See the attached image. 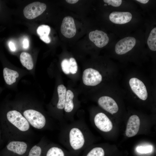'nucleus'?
<instances>
[{
	"label": "nucleus",
	"mask_w": 156,
	"mask_h": 156,
	"mask_svg": "<svg viewBox=\"0 0 156 156\" xmlns=\"http://www.w3.org/2000/svg\"><path fill=\"white\" fill-rule=\"evenodd\" d=\"M23 114L29 123L35 128L41 129L45 126L46 119L41 112L35 110L29 109L25 110Z\"/></svg>",
	"instance_id": "nucleus-2"
},
{
	"label": "nucleus",
	"mask_w": 156,
	"mask_h": 156,
	"mask_svg": "<svg viewBox=\"0 0 156 156\" xmlns=\"http://www.w3.org/2000/svg\"><path fill=\"white\" fill-rule=\"evenodd\" d=\"M50 30V28L49 26L43 25L38 27L37 29V32L40 37L47 36L49 34Z\"/></svg>",
	"instance_id": "nucleus-22"
},
{
	"label": "nucleus",
	"mask_w": 156,
	"mask_h": 156,
	"mask_svg": "<svg viewBox=\"0 0 156 156\" xmlns=\"http://www.w3.org/2000/svg\"><path fill=\"white\" fill-rule=\"evenodd\" d=\"M74 94L71 90H68L66 91L64 110L67 113H71L73 110L74 108Z\"/></svg>",
	"instance_id": "nucleus-17"
},
{
	"label": "nucleus",
	"mask_w": 156,
	"mask_h": 156,
	"mask_svg": "<svg viewBox=\"0 0 156 156\" xmlns=\"http://www.w3.org/2000/svg\"><path fill=\"white\" fill-rule=\"evenodd\" d=\"M147 44L152 51H156V28L155 27L151 31L147 41Z\"/></svg>",
	"instance_id": "nucleus-20"
},
{
	"label": "nucleus",
	"mask_w": 156,
	"mask_h": 156,
	"mask_svg": "<svg viewBox=\"0 0 156 156\" xmlns=\"http://www.w3.org/2000/svg\"><path fill=\"white\" fill-rule=\"evenodd\" d=\"M132 18L131 14L128 12L114 11L109 15V19L112 23L115 24H122L129 22Z\"/></svg>",
	"instance_id": "nucleus-13"
},
{
	"label": "nucleus",
	"mask_w": 156,
	"mask_h": 156,
	"mask_svg": "<svg viewBox=\"0 0 156 156\" xmlns=\"http://www.w3.org/2000/svg\"><path fill=\"white\" fill-rule=\"evenodd\" d=\"M103 1L108 5H111L115 7L120 6L122 3V0H104Z\"/></svg>",
	"instance_id": "nucleus-27"
},
{
	"label": "nucleus",
	"mask_w": 156,
	"mask_h": 156,
	"mask_svg": "<svg viewBox=\"0 0 156 156\" xmlns=\"http://www.w3.org/2000/svg\"><path fill=\"white\" fill-rule=\"evenodd\" d=\"M9 46L10 49L12 51H14L15 50V47L13 43L12 42H10L9 43Z\"/></svg>",
	"instance_id": "nucleus-30"
},
{
	"label": "nucleus",
	"mask_w": 156,
	"mask_h": 156,
	"mask_svg": "<svg viewBox=\"0 0 156 156\" xmlns=\"http://www.w3.org/2000/svg\"><path fill=\"white\" fill-rule=\"evenodd\" d=\"M69 62L70 73L72 74H75L77 71L78 66L75 59L71 57L69 60Z\"/></svg>",
	"instance_id": "nucleus-23"
},
{
	"label": "nucleus",
	"mask_w": 156,
	"mask_h": 156,
	"mask_svg": "<svg viewBox=\"0 0 156 156\" xmlns=\"http://www.w3.org/2000/svg\"><path fill=\"white\" fill-rule=\"evenodd\" d=\"M8 120L19 130L25 131L29 128V122L19 112L13 110L8 112L7 114Z\"/></svg>",
	"instance_id": "nucleus-3"
},
{
	"label": "nucleus",
	"mask_w": 156,
	"mask_h": 156,
	"mask_svg": "<svg viewBox=\"0 0 156 156\" xmlns=\"http://www.w3.org/2000/svg\"><path fill=\"white\" fill-rule=\"evenodd\" d=\"M23 47L25 49L28 48L29 46V42L27 39H25L23 41Z\"/></svg>",
	"instance_id": "nucleus-29"
},
{
	"label": "nucleus",
	"mask_w": 156,
	"mask_h": 156,
	"mask_svg": "<svg viewBox=\"0 0 156 156\" xmlns=\"http://www.w3.org/2000/svg\"><path fill=\"white\" fill-rule=\"evenodd\" d=\"M104 5H105L106 6L107 5L106 4H105Z\"/></svg>",
	"instance_id": "nucleus-33"
},
{
	"label": "nucleus",
	"mask_w": 156,
	"mask_h": 156,
	"mask_svg": "<svg viewBox=\"0 0 156 156\" xmlns=\"http://www.w3.org/2000/svg\"><path fill=\"white\" fill-rule=\"evenodd\" d=\"M136 1L145 4L148 2V0H137Z\"/></svg>",
	"instance_id": "nucleus-32"
},
{
	"label": "nucleus",
	"mask_w": 156,
	"mask_h": 156,
	"mask_svg": "<svg viewBox=\"0 0 156 156\" xmlns=\"http://www.w3.org/2000/svg\"><path fill=\"white\" fill-rule=\"evenodd\" d=\"M20 60L22 65L27 69L31 70L34 67V63L32 57L29 53L23 52L20 55Z\"/></svg>",
	"instance_id": "nucleus-18"
},
{
	"label": "nucleus",
	"mask_w": 156,
	"mask_h": 156,
	"mask_svg": "<svg viewBox=\"0 0 156 156\" xmlns=\"http://www.w3.org/2000/svg\"><path fill=\"white\" fill-rule=\"evenodd\" d=\"M58 95V100L56 105V107L59 110L64 109L66 96V89L63 85H59L57 88Z\"/></svg>",
	"instance_id": "nucleus-15"
},
{
	"label": "nucleus",
	"mask_w": 156,
	"mask_h": 156,
	"mask_svg": "<svg viewBox=\"0 0 156 156\" xmlns=\"http://www.w3.org/2000/svg\"><path fill=\"white\" fill-rule=\"evenodd\" d=\"M136 40L133 37H127L119 40L116 43L115 47L116 53L118 55L126 53L134 47Z\"/></svg>",
	"instance_id": "nucleus-8"
},
{
	"label": "nucleus",
	"mask_w": 156,
	"mask_h": 156,
	"mask_svg": "<svg viewBox=\"0 0 156 156\" xmlns=\"http://www.w3.org/2000/svg\"><path fill=\"white\" fill-rule=\"evenodd\" d=\"M129 83L131 90L138 98L142 100L146 99L148 97L146 88L141 80L136 78H132Z\"/></svg>",
	"instance_id": "nucleus-7"
},
{
	"label": "nucleus",
	"mask_w": 156,
	"mask_h": 156,
	"mask_svg": "<svg viewBox=\"0 0 156 156\" xmlns=\"http://www.w3.org/2000/svg\"><path fill=\"white\" fill-rule=\"evenodd\" d=\"M61 31L64 36L68 38H72L75 36L76 30L72 17L68 16L64 18L61 27Z\"/></svg>",
	"instance_id": "nucleus-9"
},
{
	"label": "nucleus",
	"mask_w": 156,
	"mask_h": 156,
	"mask_svg": "<svg viewBox=\"0 0 156 156\" xmlns=\"http://www.w3.org/2000/svg\"><path fill=\"white\" fill-rule=\"evenodd\" d=\"M99 106L103 109L111 114H115L118 110V105L112 98L107 96L101 97L98 100Z\"/></svg>",
	"instance_id": "nucleus-10"
},
{
	"label": "nucleus",
	"mask_w": 156,
	"mask_h": 156,
	"mask_svg": "<svg viewBox=\"0 0 156 156\" xmlns=\"http://www.w3.org/2000/svg\"><path fill=\"white\" fill-rule=\"evenodd\" d=\"M89 37L90 40L99 48L106 46L109 41L107 34L103 31L98 30L90 32L89 34Z\"/></svg>",
	"instance_id": "nucleus-11"
},
{
	"label": "nucleus",
	"mask_w": 156,
	"mask_h": 156,
	"mask_svg": "<svg viewBox=\"0 0 156 156\" xmlns=\"http://www.w3.org/2000/svg\"><path fill=\"white\" fill-rule=\"evenodd\" d=\"M94 122L97 128L101 131L107 132L112 128V123L104 113L99 112L96 114L93 119Z\"/></svg>",
	"instance_id": "nucleus-6"
},
{
	"label": "nucleus",
	"mask_w": 156,
	"mask_h": 156,
	"mask_svg": "<svg viewBox=\"0 0 156 156\" xmlns=\"http://www.w3.org/2000/svg\"><path fill=\"white\" fill-rule=\"evenodd\" d=\"M102 79V76L100 73L93 68H87L83 73V81L86 86H96L99 84Z\"/></svg>",
	"instance_id": "nucleus-5"
},
{
	"label": "nucleus",
	"mask_w": 156,
	"mask_h": 156,
	"mask_svg": "<svg viewBox=\"0 0 156 156\" xmlns=\"http://www.w3.org/2000/svg\"><path fill=\"white\" fill-rule=\"evenodd\" d=\"M45 156H67L64 150L59 146L54 145L49 147Z\"/></svg>",
	"instance_id": "nucleus-19"
},
{
	"label": "nucleus",
	"mask_w": 156,
	"mask_h": 156,
	"mask_svg": "<svg viewBox=\"0 0 156 156\" xmlns=\"http://www.w3.org/2000/svg\"><path fill=\"white\" fill-rule=\"evenodd\" d=\"M42 152L41 147L35 145L30 149L28 156H41Z\"/></svg>",
	"instance_id": "nucleus-24"
},
{
	"label": "nucleus",
	"mask_w": 156,
	"mask_h": 156,
	"mask_svg": "<svg viewBox=\"0 0 156 156\" xmlns=\"http://www.w3.org/2000/svg\"><path fill=\"white\" fill-rule=\"evenodd\" d=\"M3 75L5 82L9 85L15 82L16 78L19 76L18 73L17 71L6 67L3 70Z\"/></svg>",
	"instance_id": "nucleus-16"
},
{
	"label": "nucleus",
	"mask_w": 156,
	"mask_h": 156,
	"mask_svg": "<svg viewBox=\"0 0 156 156\" xmlns=\"http://www.w3.org/2000/svg\"><path fill=\"white\" fill-rule=\"evenodd\" d=\"M153 146L151 145L140 146H138L136 148V150L138 153L146 154L151 152L153 151Z\"/></svg>",
	"instance_id": "nucleus-25"
},
{
	"label": "nucleus",
	"mask_w": 156,
	"mask_h": 156,
	"mask_svg": "<svg viewBox=\"0 0 156 156\" xmlns=\"http://www.w3.org/2000/svg\"><path fill=\"white\" fill-rule=\"evenodd\" d=\"M105 154L104 150L102 148L96 147L90 150L84 156H105Z\"/></svg>",
	"instance_id": "nucleus-21"
},
{
	"label": "nucleus",
	"mask_w": 156,
	"mask_h": 156,
	"mask_svg": "<svg viewBox=\"0 0 156 156\" xmlns=\"http://www.w3.org/2000/svg\"><path fill=\"white\" fill-rule=\"evenodd\" d=\"M66 1L67 3L70 4H74L77 2L79 0H67Z\"/></svg>",
	"instance_id": "nucleus-31"
},
{
	"label": "nucleus",
	"mask_w": 156,
	"mask_h": 156,
	"mask_svg": "<svg viewBox=\"0 0 156 156\" xmlns=\"http://www.w3.org/2000/svg\"><path fill=\"white\" fill-rule=\"evenodd\" d=\"M7 149L19 155L24 154L26 152L27 145L26 143L21 141H13L6 146Z\"/></svg>",
	"instance_id": "nucleus-14"
},
{
	"label": "nucleus",
	"mask_w": 156,
	"mask_h": 156,
	"mask_svg": "<svg viewBox=\"0 0 156 156\" xmlns=\"http://www.w3.org/2000/svg\"><path fill=\"white\" fill-rule=\"evenodd\" d=\"M140 125V120L138 116L134 115L131 116L128 120L125 134L128 137L135 135L138 133Z\"/></svg>",
	"instance_id": "nucleus-12"
},
{
	"label": "nucleus",
	"mask_w": 156,
	"mask_h": 156,
	"mask_svg": "<svg viewBox=\"0 0 156 156\" xmlns=\"http://www.w3.org/2000/svg\"><path fill=\"white\" fill-rule=\"evenodd\" d=\"M61 67L63 72L66 74L70 73L69 68V60L67 59H64L61 62Z\"/></svg>",
	"instance_id": "nucleus-26"
},
{
	"label": "nucleus",
	"mask_w": 156,
	"mask_h": 156,
	"mask_svg": "<svg viewBox=\"0 0 156 156\" xmlns=\"http://www.w3.org/2000/svg\"><path fill=\"white\" fill-rule=\"evenodd\" d=\"M46 5L44 3L36 1L26 6L23 10L25 16L29 19H32L41 14L46 10Z\"/></svg>",
	"instance_id": "nucleus-4"
},
{
	"label": "nucleus",
	"mask_w": 156,
	"mask_h": 156,
	"mask_svg": "<svg viewBox=\"0 0 156 156\" xmlns=\"http://www.w3.org/2000/svg\"><path fill=\"white\" fill-rule=\"evenodd\" d=\"M60 140L64 146L73 152L86 148L90 143L89 133L84 119H79L64 125Z\"/></svg>",
	"instance_id": "nucleus-1"
},
{
	"label": "nucleus",
	"mask_w": 156,
	"mask_h": 156,
	"mask_svg": "<svg viewBox=\"0 0 156 156\" xmlns=\"http://www.w3.org/2000/svg\"><path fill=\"white\" fill-rule=\"evenodd\" d=\"M40 38L42 41L47 43H49L51 42V39L49 36L40 37Z\"/></svg>",
	"instance_id": "nucleus-28"
}]
</instances>
